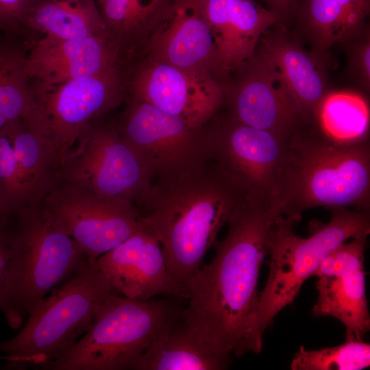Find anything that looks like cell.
Here are the masks:
<instances>
[{"instance_id": "obj_1", "label": "cell", "mask_w": 370, "mask_h": 370, "mask_svg": "<svg viewBox=\"0 0 370 370\" xmlns=\"http://www.w3.org/2000/svg\"><path fill=\"white\" fill-rule=\"evenodd\" d=\"M281 214L271 201L248 194L216 241L215 254L190 278L182 320L201 340L218 351L241 357L259 354L263 343L255 333L258 280L268 237Z\"/></svg>"}, {"instance_id": "obj_2", "label": "cell", "mask_w": 370, "mask_h": 370, "mask_svg": "<svg viewBox=\"0 0 370 370\" xmlns=\"http://www.w3.org/2000/svg\"><path fill=\"white\" fill-rule=\"evenodd\" d=\"M247 195L211 156L153 181L139 205L140 221L160 242L177 283L186 288L219 232Z\"/></svg>"}, {"instance_id": "obj_3", "label": "cell", "mask_w": 370, "mask_h": 370, "mask_svg": "<svg viewBox=\"0 0 370 370\" xmlns=\"http://www.w3.org/2000/svg\"><path fill=\"white\" fill-rule=\"evenodd\" d=\"M271 201L297 222L315 207L369 210V139L341 144L313 123L302 126L287 140Z\"/></svg>"}, {"instance_id": "obj_4", "label": "cell", "mask_w": 370, "mask_h": 370, "mask_svg": "<svg viewBox=\"0 0 370 370\" xmlns=\"http://www.w3.org/2000/svg\"><path fill=\"white\" fill-rule=\"evenodd\" d=\"M119 294L89 262L32 309L20 332L0 344L6 369H42L70 349L88 330L99 308Z\"/></svg>"}, {"instance_id": "obj_5", "label": "cell", "mask_w": 370, "mask_h": 370, "mask_svg": "<svg viewBox=\"0 0 370 370\" xmlns=\"http://www.w3.org/2000/svg\"><path fill=\"white\" fill-rule=\"evenodd\" d=\"M327 223L312 230L308 238L295 234L293 218L279 214L268 237L269 275L260 293L255 319V333L263 343V334L276 315L291 304L323 259L349 238L370 233L369 210L349 208L332 209Z\"/></svg>"}, {"instance_id": "obj_6", "label": "cell", "mask_w": 370, "mask_h": 370, "mask_svg": "<svg viewBox=\"0 0 370 370\" xmlns=\"http://www.w3.org/2000/svg\"><path fill=\"white\" fill-rule=\"evenodd\" d=\"M183 308L166 299L108 297L86 332L47 370H125L182 317Z\"/></svg>"}, {"instance_id": "obj_7", "label": "cell", "mask_w": 370, "mask_h": 370, "mask_svg": "<svg viewBox=\"0 0 370 370\" xmlns=\"http://www.w3.org/2000/svg\"><path fill=\"white\" fill-rule=\"evenodd\" d=\"M12 306L23 324L36 304L90 261L41 204L11 214Z\"/></svg>"}, {"instance_id": "obj_8", "label": "cell", "mask_w": 370, "mask_h": 370, "mask_svg": "<svg viewBox=\"0 0 370 370\" xmlns=\"http://www.w3.org/2000/svg\"><path fill=\"white\" fill-rule=\"evenodd\" d=\"M101 118L85 127L63 158L58 184L128 201L138 207L152 187L151 174L117 124Z\"/></svg>"}, {"instance_id": "obj_9", "label": "cell", "mask_w": 370, "mask_h": 370, "mask_svg": "<svg viewBox=\"0 0 370 370\" xmlns=\"http://www.w3.org/2000/svg\"><path fill=\"white\" fill-rule=\"evenodd\" d=\"M132 63L62 83L30 79L41 129L62 160L91 121L125 101Z\"/></svg>"}, {"instance_id": "obj_10", "label": "cell", "mask_w": 370, "mask_h": 370, "mask_svg": "<svg viewBox=\"0 0 370 370\" xmlns=\"http://www.w3.org/2000/svg\"><path fill=\"white\" fill-rule=\"evenodd\" d=\"M127 97L117 126L141 157L152 181L175 175L210 156L206 126L193 127L150 103Z\"/></svg>"}, {"instance_id": "obj_11", "label": "cell", "mask_w": 370, "mask_h": 370, "mask_svg": "<svg viewBox=\"0 0 370 370\" xmlns=\"http://www.w3.org/2000/svg\"><path fill=\"white\" fill-rule=\"evenodd\" d=\"M41 204L90 262L134 234L140 211L132 202L58 184Z\"/></svg>"}, {"instance_id": "obj_12", "label": "cell", "mask_w": 370, "mask_h": 370, "mask_svg": "<svg viewBox=\"0 0 370 370\" xmlns=\"http://www.w3.org/2000/svg\"><path fill=\"white\" fill-rule=\"evenodd\" d=\"M127 96L202 128L224 105L222 82L212 73L182 69L140 56L131 65Z\"/></svg>"}, {"instance_id": "obj_13", "label": "cell", "mask_w": 370, "mask_h": 370, "mask_svg": "<svg viewBox=\"0 0 370 370\" xmlns=\"http://www.w3.org/2000/svg\"><path fill=\"white\" fill-rule=\"evenodd\" d=\"M210 123L206 126L210 156L247 193L271 201L288 138L245 125L230 115Z\"/></svg>"}, {"instance_id": "obj_14", "label": "cell", "mask_w": 370, "mask_h": 370, "mask_svg": "<svg viewBox=\"0 0 370 370\" xmlns=\"http://www.w3.org/2000/svg\"><path fill=\"white\" fill-rule=\"evenodd\" d=\"M222 85L229 115L241 123L283 138L308 124L282 85L254 55Z\"/></svg>"}, {"instance_id": "obj_15", "label": "cell", "mask_w": 370, "mask_h": 370, "mask_svg": "<svg viewBox=\"0 0 370 370\" xmlns=\"http://www.w3.org/2000/svg\"><path fill=\"white\" fill-rule=\"evenodd\" d=\"M95 264L116 291L127 298H187L186 288L169 272L160 242L142 222L134 234Z\"/></svg>"}, {"instance_id": "obj_16", "label": "cell", "mask_w": 370, "mask_h": 370, "mask_svg": "<svg viewBox=\"0 0 370 370\" xmlns=\"http://www.w3.org/2000/svg\"><path fill=\"white\" fill-rule=\"evenodd\" d=\"M133 60L107 29L82 39L42 36L32 43L25 70L30 79L57 84L97 75Z\"/></svg>"}, {"instance_id": "obj_17", "label": "cell", "mask_w": 370, "mask_h": 370, "mask_svg": "<svg viewBox=\"0 0 370 370\" xmlns=\"http://www.w3.org/2000/svg\"><path fill=\"white\" fill-rule=\"evenodd\" d=\"M140 56L185 70L208 72L222 83L228 77L196 0H176L151 32Z\"/></svg>"}, {"instance_id": "obj_18", "label": "cell", "mask_w": 370, "mask_h": 370, "mask_svg": "<svg viewBox=\"0 0 370 370\" xmlns=\"http://www.w3.org/2000/svg\"><path fill=\"white\" fill-rule=\"evenodd\" d=\"M282 85L308 123L328 90V55L306 51L284 25L268 29L253 54Z\"/></svg>"}, {"instance_id": "obj_19", "label": "cell", "mask_w": 370, "mask_h": 370, "mask_svg": "<svg viewBox=\"0 0 370 370\" xmlns=\"http://www.w3.org/2000/svg\"><path fill=\"white\" fill-rule=\"evenodd\" d=\"M229 75L254 54L261 36L280 25L279 17L256 0H196Z\"/></svg>"}, {"instance_id": "obj_20", "label": "cell", "mask_w": 370, "mask_h": 370, "mask_svg": "<svg viewBox=\"0 0 370 370\" xmlns=\"http://www.w3.org/2000/svg\"><path fill=\"white\" fill-rule=\"evenodd\" d=\"M370 0H300L295 17L312 51L328 55L368 25Z\"/></svg>"}, {"instance_id": "obj_21", "label": "cell", "mask_w": 370, "mask_h": 370, "mask_svg": "<svg viewBox=\"0 0 370 370\" xmlns=\"http://www.w3.org/2000/svg\"><path fill=\"white\" fill-rule=\"evenodd\" d=\"M231 355L198 337L182 319L163 332L134 366V370H221Z\"/></svg>"}, {"instance_id": "obj_22", "label": "cell", "mask_w": 370, "mask_h": 370, "mask_svg": "<svg viewBox=\"0 0 370 370\" xmlns=\"http://www.w3.org/2000/svg\"><path fill=\"white\" fill-rule=\"evenodd\" d=\"M318 278L312 314L339 320L345 328V341H363L370 330L364 267Z\"/></svg>"}, {"instance_id": "obj_23", "label": "cell", "mask_w": 370, "mask_h": 370, "mask_svg": "<svg viewBox=\"0 0 370 370\" xmlns=\"http://www.w3.org/2000/svg\"><path fill=\"white\" fill-rule=\"evenodd\" d=\"M33 42L10 34H0V130L23 119L40 128L31 79L25 70Z\"/></svg>"}, {"instance_id": "obj_24", "label": "cell", "mask_w": 370, "mask_h": 370, "mask_svg": "<svg viewBox=\"0 0 370 370\" xmlns=\"http://www.w3.org/2000/svg\"><path fill=\"white\" fill-rule=\"evenodd\" d=\"M35 39H82L107 30L95 0H37L24 21Z\"/></svg>"}, {"instance_id": "obj_25", "label": "cell", "mask_w": 370, "mask_h": 370, "mask_svg": "<svg viewBox=\"0 0 370 370\" xmlns=\"http://www.w3.org/2000/svg\"><path fill=\"white\" fill-rule=\"evenodd\" d=\"M176 0H95L107 29L134 58Z\"/></svg>"}, {"instance_id": "obj_26", "label": "cell", "mask_w": 370, "mask_h": 370, "mask_svg": "<svg viewBox=\"0 0 370 370\" xmlns=\"http://www.w3.org/2000/svg\"><path fill=\"white\" fill-rule=\"evenodd\" d=\"M369 106L367 99L353 90L328 91L317 105L313 124L328 138L341 144L369 139Z\"/></svg>"}, {"instance_id": "obj_27", "label": "cell", "mask_w": 370, "mask_h": 370, "mask_svg": "<svg viewBox=\"0 0 370 370\" xmlns=\"http://www.w3.org/2000/svg\"><path fill=\"white\" fill-rule=\"evenodd\" d=\"M370 366V345L363 341H345L316 350L300 346L291 364L292 370H361Z\"/></svg>"}, {"instance_id": "obj_28", "label": "cell", "mask_w": 370, "mask_h": 370, "mask_svg": "<svg viewBox=\"0 0 370 370\" xmlns=\"http://www.w3.org/2000/svg\"><path fill=\"white\" fill-rule=\"evenodd\" d=\"M13 262L11 246V215L0 214V310L14 329L22 323L12 306Z\"/></svg>"}, {"instance_id": "obj_29", "label": "cell", "mask_w": 370, "mask_h": 370, "mask_svg": "<svg viewBox=\"0 0 370 370\" xmlns=\"http://www.w3.org/2000/svg\"><path fill=\"white\" fill-rule=\"evenodd\" d=\"M367 248V236L353 238L349 243L341 244L323 259L314 275H332L364 267Z\"/></svg>"}, {"instance_id": "obj_30", "label": "cell", "mask_w": 370, "mask_h": 370, "mask_svg": "<svg viewBox=\"0 0 370 370\" xmlns=\"http://www.w3.org/2000/svg\"><path fill=\"white\" fill-rule=\"evenodd\" d=\"M347 46V72L365 92L370 90V29L367 25L357 36L344 43Z\"/></svg>"}, {"instance_id": "obj_31", "label": "cell", "mask_w": 370, "mask_h": 370, "mask_svg": "<svg viewBox=\"0 0 370 370\" xmlns=\"http://www.w3.org/2000/svg\"><path fill=\"white\" fill-rule=\"evenodd\" d=\"M37 0H0V34L23 36L35 40L24 25L29 9Z\"/></svg>"}, {"instance_id": "obj_32", "label": "cell", "mask_w": 370, "mask_h": 370, "mask_svg": "<svg viewBox=\"0 0 370 370\" xmlns=\"http://www.w3.org/2000/svg\"><path fill=\"white\" fill-rule=\"evenodd\" d=\"M266 8L280 18V25L286 27L295 20L300 0H262Z\"/></svg>"}, {"instance_id": "obj_33", "label": "cell", "mask_w": 370, "mask_h": 370, "mask_svg": "<svg viewBox=\"0 0 370 370\" xmlns=\"http://www.w3.org/2000/svg\"><path fill=\"white\" fill-rule=\"evenodd\" d=\"M5 214V213L3 212V210L1 209V205H0V214Z\"/></svg>"}]
</instances>
